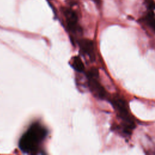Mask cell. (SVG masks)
Returning <instances> with one entry per match:
<instances>
[{"label": "cell", "mask_w": 155, "mask_h": 155, "mask_svg": "<svg viewBox=\"0 0 155 155\" xmlns=\"http://www.w3.org/2000/svg\"><path fill=\"white\" fill-rule=\"evenodd\" d=\"M47 134V129L38 122L31 124L19 141L20 150L25 153H36Z\"/></svg>", "instance_id": "obj_1"}, {"label": "cell", "mask_w": 155, "mask_h": 155, "mask_svg": "<svg viewBox=\"0 0 155 155\" xmlns=\"http://www.w3.org/2000/svg\"><path fill=\"white\" fill-rule=\"evenodd\" d=\"M88 85L91 93L96 97L104 99L107 97L105 88L99 81V73L97 69L93 68L87 73Z\"/></svg>", "instance_id": "obj_2"}, {"label": "cell", "mask_w": 155, "mask_h": 155, "mask_svg": "<svg viewBox=\"0 0 155 155\" xmlns=\"http://www.w3.org/2000/svg\"><path fill=\"white\" fill-rule=\"evenodd\" d=\"M62 13L65 18V22L68 30L73 34H78L81 31V28L78 24V15L74 10L65 7L62 9Z\"/></svg>", "instance_id": "obj_3"}, {"label": "cell", "mask_w": 155, "mask_h": 155, "mask_svg": "<svg viewBox=\"0 0 155 155\" xmlns=\"http://www.w3.org/2000/svg\"><path fill=\"white\" fill-rule=\"evenodd\" d=\"M111 104L123 121H133L129 112L128 105L124 99L118 97H114L111 100Z\"/></svg>", "instance_id": "obj_4"}, {"label": "cell", "mask_w": 155, "mask_h": 155, "mask_svg": "<svg viewBox=\"0 0 155 155\" xmlns=\"http://www.w3.org/2000/svg\"><path fill=\"white\" fill-rule=\"evenodd\" d=\"M78 43L81 51L87 56L91 61H94L95 53L93 42L88 39H83L79 41Z\"/></svg>", "instance_id": "obj_5"}, {"label": "cell", "mask_w": 155, "mask_h": 155, "mask_svg": "<svg viewBox=\"0 0 155 155\" xmlns=\"http://www.w3.org/2000/svg\"><path fill=\"white\" fill-rule=\"evenodd\" d=\"M71 66L78 72L82 73L84 71L85 67L83 64V62L81 60V59L78 56L73 57L72 59Z\"/></svg>", "instance_id": "obj_6"}, {"label": "cell", "mask_w": 155, "mask_h": 155, "mask_svg": "<svg viewBox=\"0 0 155 155\" xmlns=\"http://www.w3.org/2000/svg\"><path fill=\"white\" fill-rule=\"evenodd\" d=\"M145 20L150 27L155 31V14L153 11H150L146 15Z\"/></svg>", "instance_id": "obj_7"}, {"label": "cell", "mask_w": 155, "mask_h": 155, "mask_svg": "<svg viewBox=\"0 0 155 155\" xmlns=\"http://www.w3.org/2000/svg\"><path fill=\"white\" fill-rule=\"evenodd\" d=\"M145 1L150 9L155 10V2L154 0H145Z\"/></svg>", "instance_id": "obj_8"}, {"label": "cell", "mask_w": 155, "mask_h": 155, "mask_svg": "<svg viewBox=\"0 0 155 155\" xmlns=\"http://www.w3.org/2000/svg\"><path fill=\"white\" fill-rule=\"evenodd\" d=\"M92 1H94L96 4H97V5L101 4V0H92Z\"/></svg>", "instance_id": "obj_9"}]
</instances>
